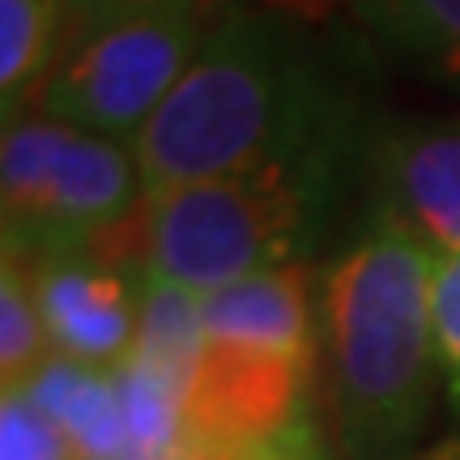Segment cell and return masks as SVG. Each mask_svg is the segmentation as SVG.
Wrapping results in <instances>:
<instances>
[{
  "mask_svg": "<svg viewBox=\"0 0 460 460\" xmlns=\"http://www.w3.org/2000/svg\"><path fill=\"white\" fill-rule=\"evenodd\" d=\"M337 141L278 154L234 175L146 200V273L209 295L230 281L298 264L332 197Z\"/></svg>",
  "mask_w": 460,
  "mask_h": 460,
  "instance_id": "obj_3",
  "label": "cell"
},
{
  "mask_svg": "<svg viewBox=\"0 0 460 460\" xmlns=\"http://www.w3.org/2000/svg\"><path fill=\"white\" fill-rule=\"evenodd\" d=\"M315 354L209 341L183 393V439L222 447H261L295 439L307 422Z\"/></svg>",
  "mask_w": 460,
  "mask_h": 460,
  "instance_id": "obj_6",
  "label": "cell"
},
{
  "mask_svg": "<svg viewBox=\"0 0 460 460\" xmlns=\"http://www.w3.org/2000/svg\"><path fill=\"white\" fill-rule=\"evenodd\" d=\"M22 261L31 269L34 298L48 320L56 354L94 371H119L137 349L146 273L128 278L119 264L99 261L90 247Z\"/></svg>",
  "mask_w": 460,
  "mask_h": 460,
  "instance_id": "obj_7",
  "label": "cell"
},
{
  "mask_svg": "<svg viewBox=\"0 0 460 460\" xmlns=\"http://www.w3.org/2000/svg\"><path fill=\"white\" fill-rule=\"evenodd\" d=\"M22 393L60 427L77 460H128L124 410L111 371H94L56 354Z\"/></svg>",
  "mask_w": 460,
  "mask_h": 460,
  "instance_id": "obj_10",
  "label": "cell"
},
{
  "mask_svg": "<svg viewBox=\"0 0 460 460\" xmlns=\"http://www.w3.org/2000/svg\"><path fill=\"white\" fill-rule=\"evenodd\" d=\"M320 298H312V273L303 264L264 269L200 295V324L209 341H243L264 349L315 354Z\"/></svg>",
  "mask_w": 460,
  "mask_h": 460,
  "instance_id": "obj_9",
  "label": "cell"
},
{
  "mask_svg": "<svg viewBox=\"0 0 460 460\" xmlns=\"http://www.w3.org/2000/svg\"><path fill=\"white\" fill-rule=\"evenodd\" d=\"M435 252L388 214L320 278V349L354 460H393L427 418L435 354Z\"/></svg>",
  "mask_w": 460,
  "mask_h": 460,
  "instance_id": "obj_2",
  "label": "cell"
},
{
  "mask_svg": "<svg viewBox=\"0 0 460 460\" xmlns=\"http://www.w3.org/2000/svg\"><path fill=\"white\" fill-rule=\"evenodd\" d=\"M163 4H183V0H65V17H73L77 26H99L111 17H128V13H146V9H163ZM214 9L217 0H200Z\"/></svg>",
  "mask_w": 460,
  "mask_h": 460,
  "instance_id": "obj_17",
  "label": "cell"
},
{
  "mask_svg": "<svg viewBox=\"0 0 460 460\" xmlns=\"http://www.w3.org/2000/svg\"><path fill=\"white\" fill-rule=\"evenodd\" d=\"M141 197L146 188L132 146L48 115L4 119L0 205L9 252H82L102 230L119 226Z\"/></svg>",
  "mask_w": 460,
  "mask_h": 460,
  "instance_id": "obj_4",
  "label": "cell"
},
{
  "mask_svg": "<svg viewBox=\"0 0 460 460\" xmlns=\"http://www.w3.org/2000/svg\"><path fill=\"white\" fill-rule=\"evenodd\" d=\"M56 358L48 320L39 312L31 269L17 252H4L0 269V379L4 393H22L48 362Z\"/></svg>",
  "mask_w": 460,
  "mask_h": 460,
  "instance_id": "obj_14",
  "label": "cell"
},
{
  "mask_svg": "<svg viewBox=\"0 0 460 460\" xmlns=\"http://www.w3.org/2000/svg\"><path fill=\"white\" fill-rule=\"evenodd\" d=\"M435 354H439V376L447 384V396L460 410V256L435 261Z\"/></svg>",
  "mask_w": 460,
  "mask_h": 460,
  "instance_id": "obj_16",
  "label": "cell"
},
{
  "mask_svg": "<svg viewBox=\"0 0 460 460\" xmlns=\"http://www.w3.org/2000/svg\"><path fill=\"white\" fill-rule=\"evenodd\" d=\"M65 22V0H0V102L4 119L26 115L56 65V34Z\"/></svg>",
  "mask_w": 460,
  "mask_h": 460,
  "instance_id": "obj_11",
  "label": "cell"
},
{
  "mask_svg": "<svg viewBox=\"0 0 460 460\" xmlns=\"http://www.w3.org/2000/svg\"><path fill=\"white\" fill-rule=\"evenodd\" d=\"M332 128V94L315 51L281 17L234 9L209 26L180 85L137 132L132 154L149 200L312 149Z\"/></svg>",
  "mask_w": 460,
  "mask_h": 460,
  "instance_id": "obj_1",
  "label": "cell"
},
{
  "mask_svg": "<svg viewBox=\"0 0 460 460\" xmlns=\"http://www.w3.org/2000/svg\"><path fill=\"white\" fill-rule=\"evenodd\" d=\"M0 460H77L60 427L26 393L0 401Z\"/></svg>",
  "mask_w": 460,
  "mask_h": 460,
  "instance_id": "obj_15",
  "label": "cell"
},
{
  "mask_svg": "<svg viewBox=\"0 0 460 460\" xmlns=\"http://www.w3.org/2000/svg\"><path fill=\"white\" fill-rule=\"evenodd\" d=\"M376 214L413 230L435 256H460V119H418L371 154Z\"/></svg>",
  "mask_w": 460,
  "mask_h": 460,
  "instance_id": "obj_8",
  "label": "cell"
},
{
  "mask_svg": "<svg viewBox=\"0 0 460 460\" xmlns=\"http://www.w3.org/2000/svg\"><path fill=\"white\" fill-rule=\"evenodd\" d=\"M427 460H460V444H444V447H435Z\"/></svg>",
  "mask_w": 460,
  "mask_h": 460,
  "instance_id": "obj_18",
  "label": "cell"
},
{
  "mask_svg": "<svg viewBox=\"0 0 460 460\" xmlns=\"http://www.w3.org/2000/svg\"><path fill=\"white\" fill-rule=\"evenodd\" d=\"M384 48L435 73H460V0H354Z\"/></svg>",
  "mask_w": 460,
  "mask_h": 460,
  "instance_id": "obj_12",
  "label": "cell"
},
{
  "mask_svg": "<svg viewBox=\"0 0 460 460\" xmlns=\"http://www.w3.org/2000/svg\"><path fill=\"white\" fill-rule=\"evenodd\" d=\"M200 349H205L200 295H188L180 286L146 273V286H141V332H137L132 358L188 384Z\"/></svg>",
  "mask_w": 460,
  "mask_h": 460,
  "instance_id": "obj_13",
  "label": "cell"
},
{
  "mask_svg": "<svg viewBox=\"0 0 460 460\" xmlns=\"http://www.w3.org/2000/svg\"><path fill=\"white\" fill-rule=\"evenodd\" d=\"M209 34V4L183 0L82 26L39 90V115L132 146Z\"/></svg>",
  "mask_w": 460,
  "mask_h": 460,
  "instance_id": "obj_5",
  "label": "cell"
}]
</instances>
